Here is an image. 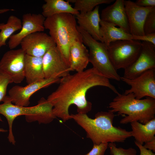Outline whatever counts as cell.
Masks as SVG:
<instances>
[{
	"label": "cell",
	"mask_w": 155,
	"mask_h": 155,
	"mask_svg": "<svg viewBox=\"0 0 155 155\" xmlns=\"http://www.w3.org/2000/svg\"><path fill=\"white\" fill-rule=\"evenodd\" d=\"M108 108L114 113L127 115L120 121L121 124L136 121L145 124L155 118V98L149 97L137 99L132 93H119L110 102Z\"/></svg>",
	"instance_id": "obj_3"
},
{
	"label": "cell",
	"mask_w": 155,
	"mask_h": 155,
	"mask_svg": "<svg viewBox=\"0 0 155 155\" xmlns=\"http://www.w3.org/2000/svg\"><path fill=\"white\" fill-rule=\"evenodd\" d=\"M26 53L21 48L6 52L0 61V70L7 75L12 83H19L25 78Z\"/></svg>",
	"instance_id": "obj_8"
},
{
	"label": "cell",
	"mask_w": 155,
	"mask_h": 155,
	"mask_svg": "<svg viewBox=\"0 0 155 155\" xmlns=\"http://www.w3.org/2000/svg\"><path fill=\"white\" fill-rule=\"evenodd\" d=\"M70 115L71 119L85 130L87 137L90 139L93 144L124 142L132 137L130 131L113 125L115 115L109 110L97 112L94 119L90 118L86 114L78 113Z\"/></svg>",
	"instance_id": "obj_2"
},
{
	"label": "cell",
	"mask_w": 155,
	"mask_h": 155,
	"mask_svg": "<svg viewBox=\"0 0 155 155\" xmlns=\"http://www.w3.org/2000/svg\"><path fill=\"white\" fill-rule=\"evenodd\" d=\"M144 147L146 149L153 152L155 151V137L152 140L145 143V145H143Z\"/></svg>",
	"instance_id": "obj_32"
},
{
	"label": "cell",
	"mask_w": 155,
	"mask_h": 155,
	"mask_svg": "<svg viewBox=\"0 0 155 155\" xmlns=\"http://www.w3.org/2000/svg\"><path fill=\"white\" fill-rule=\"evenodd\" d=\"M0 104V114L6 118L9 125V142L15 145L16 141L13 135L12 127L14 120L18 117L24 115L29 122L37 121L39 124H48L56 118L53 112V106L46 99L42 98L38 104L31 107L19 106L13 104L9 96H6Z\"/></svg>",
	"instance_id": "obj_5"
},
{
	"label": "cell",
	"mask_w": 155,
	"mask_h": 155,
	"mask_svg": "<svg viewBox=\"0 0 155 155\" xmlns=\"http://www.w3.org/2000/svg\"><path fill=\"white\" fill-rule=\"evenodd\" d=\"M135 145L140 150V155H155L152 151L145 148L143 145L135 141Z\"/></svg>",
	"instance_id": "obj_31"
},
{
	"label": "cell",
	"mask_w": 155,
	"mask_h": 155,
	"mask_svg": "<svg viewBox=\"0 0 155 155\" xmlns=\"http://www.w3.org/2000/svg\"><path fill=\"white\" fill-rule=\"evenodd\" d=\"M60 78L44 79L42 80L23 86L16 85L9 91V96L14 105L27 107L30 104V97L39 90L56 83H59Z\"/></svg>",
	"instance_id": "obj_12"
},
{
	"label": "cell",
	"mask_w": 155,
	"mask_h": 155,
	"mask_svg": "<svg viewBox=\"0 0 155 155\" xmlns=\"http://www.w3.org/2000/svg\"><path fill=\"white\" fill-rule=\"evenodd\" d=\"M74 3V8L80 13L92 11L96 6L102 4H110L114 0H67Z\"/></svg>",
	"instance_id": "obj_24"
},
{
	"label": "cell",
	"mask_w": 155,
	"mask_h": 155,
	"mask_svg": "<svg viewBox=\"0 0 155 155\" xmlns=\"http://www.w3.org/2000/svg\"><path fill=\"white\" fill-rule=\"evenodd\" d=\"M9 10H10L9 9H1L0 10V13H3L5 12H6L7 11H9Z\"/></svg>",
	"instance_id": "obj_33"
},
{
	"label": "cell",
	"mask_w": 155,
	"mask_h": 155,
	"mask_svg": "<svg viewBox=\"0 0 155 155\" xmlns=\"http://www.w3.org/2000/svg\"><path fill=\"white\" fill-rule=\"evenodd\" d=\"M12 82L10 78L0 70V102L5 97L8 85Z\"/></svg>",
	"instance_id": "obj_27"
},
{
	"label": "cell",
	"mask_w": 155,
	"mask_h": 155,
	"mask_svg": "<svg viewBox=\"0 0 155 155\" xmlns=\"http://www.w3.org/2000/svg\"><path fill=\"white\" fill-rule=\"evenodd\" d=\"M0 121H2V119L1 118V117H0Z\"/></svg>",
	"instance_id": "obj_35"
},
{
	"label": "cell",
	"mask_w": 155,
	"mask_h": 155,
	"mask_svg": "<svg viewBox=\"0 0 155 155\" xmlns=\"http://www.w3.org/2000/svg\"><path fill=\"white\" fill-rule=\"evenodd\" d=\"M25 78L28 84L44 79L42 57L26 55L24 60Z\"/></svg>",
	"instance_id": "obj_19"
},
{
	"label": "cell",
	"mask_w": 155,
	"mask_h": 155,
	"mask_svg": "<svg viewBox=\"0 0 155 155\" xmlns=\"http://www.w3.org/2000/svg\"><path fill=\"white\" fill-rule=\"evenodd\" d=\"M143 28L144 34L155 33V7H152L147 14Z\"/></svg>",
	"instance_id": "obj_25"
},
{
	"label": "cell",
	"mask_w": 155,
	"mask_h": 155,
	"mask_svg": "<svg viewBox=\"0 0 155 155\" xmlns=\"http://www.w3.org/2000/svg\"><path fill=\"white\" fill-rule=\"evenodd\" d=\"M44 1L42 7V15L45 18L61 13H69L75 16L80 13L67 0H45Z\"/></svg>",
	"instance_id": "obj_22"
},
{
	"label": "cell",
	"mask_w": 155,
	"mask_h": 155,
	"mask_svg": "<svg viewBox=\"0 0 155 155\" xmlns=\"http://www.w3.org/2000/svg\"><path fill=\"white\" fill-rule=\"evenodd\" d=\"M77 28L81 34L83 43L89 49V62L92 67L98 73L109 79L120 81L121 77L110 59L107 46L94 39L78 26Z\"/></svg>",
	"instance_id": "obj_6"
},
{
	"label": "cell",
	"mask_w": 155,
	"mask_h": 155,
	"mask_svg": "<svg viewBox=\"0 0 155 155\" xmlns=\"http://www.w3.org/2000/svg\"><path fill=\"white\" fill-rule=\"evenodd\" d=\"M108 143H102L98 144H93L92 150L84 155H104L108 148Z\"/></svg>",
	"instance_id": "obj_28"
},
{
	"label": "cell",
	"mask_w": 155,
	"mask_h": 155,
	"mask_svg": "<svg viewBox=\"0 0 155 155\" xmlns=\"http://www.w3.org/2000/svg\"><path fill=\"white\" fill-rule=\"evenodd\" d=\"M45 18L42 14L27 13L24 14L20 31L12 34L9 38L8 45L10 49L16 47L27 36L34 32L44 31Z\"/></svg>",
	"instance_id": "obj_14"
},
{
	"label": "cell",
	"mask_w": 155,
	"mask_h": 155,
	"mask_svg": "<svg viewBox=\"0 0 155 155\" xmlns=\"http://www.w3.org/2000/svg\"><path fill=\"white\" fill-rule=\"evenodd\" d=\"M121 80L131 86L124 94L132 93L137 99L147 97L155 98V69L148 70L132 79L122 77Z\"/></svg>",
	"instance_id": "obj_9"
},
{
	"label": "cell",
	"mask_w": 155,
	"mask_h": 155,
	"mask_svg": "<svg viewBox=\"0 0 155 155\" xmlns=\"http://www.w3.org/2000/svg\"><path fill=\"white\" fill-rule=\"evenodd\" d=\"M102 42L107 46L113 41L120 40H133V35L128 33L114 25L102 20L100 23Z\"/></svg>",
	"instance_id": "obj_20"
},
{
	"label": "cell",
	"mask_w": 155,
	"mask_h": 155,
	"mask_svg": "<svg viewBox=\"0 0 155 155\" xmlns=\"http://www.w3.org/2000/svg\"><path fill=\"white\" fill-rule=\"evenodd\" d=\"M133 35V40L147 42L155 45V33L141 36Z\"/></svg>",
	"instance_id": "obj_29"
},
{
	"label": "cell",
	"mask_w": 155,
	"mask_h": 155,
	"mask_svg": "<svg viewBox=\"0 0 155 155\" xmlns=\"http://www.w3.org/2000/svg\"><path fill=\"white\" fill-rule=\"evenodd\" d=\"M42 63L45 79L60 78L73 71L66 63L56 46L51 48L43 56Z\"/></svg>",
	"instance_id": "obj_11"
},
{
	"label": "cell",
	"mask_w": 155,
	"mask_h": 155,
	"mask_svg": "<svg viewBox=\"0 0 155 155\" xmlns=\"http://www.w3.org/2000/svg\"><path fill=\"white\" fill-rule=\"evenodd\" d=\"M130 132L135 142L143 145L155 137V118L145 124L136 121L130 123Z\"/></svg>",
	"instance_id": "obj_21"
},
{
	"label": "cell",
	"mask_w": 155,
	"mask_h": 155,
	"mask_svg": "<svg viewBox=\"0 0 155 155\" xmlns=\"http://www.w3.org/2000/svg\"><path fill=\"white\" fill-rule=\"evenodd\" d=\"M7 131L2 128H0V132H6Z\"/></svg>",
	"instance_id": "obj_34"
},
{
	"label": "cell",
	"mask_w": 155,
	"mask_h": 155,
	"mask_svg": "<svg viewBox=\"0 0 155 155\" xmlns=\"http://www.w3.org/2000/svg\"><path fill=\"white\" fill-rule=\"evenodd\" d=\"M75 16L67 13L56 14L46 18L44 23L45 29L49 30L50 36L69 67L71 44L75 40H82Z\"/></svg>",
	"instance_id": "obj_4"
},
{
	"label": "cell",
	"mask_w": 155,
	"mask_h": 155,
	"mask_svg": "<svg viewBox=\"0 0 155 155\" xmlns=\"http://www.w3.org/2000/svg\"><path fill=\"white\" fill-rule=\"evenodd\" d=\"M108 147L111 155H136L137 153L136 150L132 148L127 149L117 148L115 143H108Z\"/></svg>",
	"instance_id": "obj_26"
},
{
	"label": "cell",
	"mask_w": 155,
	"mask_h": 155,
	"mask_svg": "<svg viewBox=\"0 0 155 155\" xmlns=\"http://www.w3.org/2000/svg\"><path fill=\"white\" fill-rule=\"evenodd\" d=\"M20 44L26 55L42 57L52 47L56 46L55 42L46 33L42 32L32 33L24 38Z\"/></svg>",
	"instance_id": "obj_13"
},
{
	"label": "cell",
	"mask_w": 155,
	"mask_h": 155,
	"mask_svg": "<svg viewBox=\"0 0 155 155\" xmlns=\"http://www.w3.org/2000/svg\"><path fill=\"white\" fill-rule=\"evenodd\" d=\"M69 67L73 71L84 70L89 62V51L82 40H76L71 44L69 49Z\"/></svg>",
	"instance_id": "obj_18"
},
{
	"label": "cell",
	"mask_w": 155,
	"mask_h": 155,
	"mask_svg": "<svg viewBox=\"0 0 155 155\" xmlns=\"http://www.w3.org/2000/svg\"><path fill=\"white\" fill-rule=\"evenodd\" d=\"M124 5L130 34L137 36L144 35L143 28L144 21L153 7H140L129 0H124Z\"/></svg>",
	"instance_id": "obj_15"
},
{
	"label": "cell",
	"mask_w": 155,
	"mask_h": 155,
	"mask_svg": "<svg viewBox=\"0 0 155 155\" xmlns=\"http://www.w3.org/2000/svg\"><path fill=\"white\" fill-rule=\"evenodd\" d=\"M142 42L134 40H120L107 46L111 61L116 69H124L136 60L140 53Z\"/></svg>",
	"instance_id": "obj_7"
},
{
	"label": "cell",
	"mask_w": 155,
	"mask_h": 155,
	"mask_svg": "<svg viewBox=\"0 0 155 155\" xmlns=\"http://www.w3.org/2000/svg\"><path fill=\"white\" fill-rule=\"evenodd\" d=\"M57 89L46 99L53 106L55 117L63 122L71 119L69 110L74 104L78 113L86 114L92 108V103L88 101L86 94L88 90L96 86L106 87L117 94L119 93L109 79L96 72L93 68L73 74L60 79Z\"/></svg>",
	"instance_id": "obj_1"
},
{
	"label": "cell",
	"mask_w": 155,
	"mask_h": 155,
	"mask_svg": "<svg viewBox=\"0 0 155 155\" xmlns=\"http://www.w3.org/2000/svg\"><path fill=\"white\" fill-rule=\"evenodd\" d=\"M135 3L137 5L142 7H155V0H137Z\"/></svg>",
	"instance_id": "obj_30"
},
{
	"label": "cell",
	"mask_w": 155,
	"mask_h": 155,
	"mask_svg": "<svg viewBox=\"0 0 155 155\" xmlns=\"http://www.w3.org/2000/svg\"><path fill=\"white\" fill-rule=\"evenodd\" d=\"M78 26L89 34L95 40L102 42L100 31L101 20L99 13V6H96L92 11L80 13L76 16Z\"/></svg>",
	"instance_id": "obj_17"
},
{
	"label": "cell",
	"mask_w": 155,
	"mask_h": 155,
	"mask_svg": "<svg viewBox=\"0 0 155 155\" xmlns=\"http://www.w3.org/2000/svg\"><path fill=\"white\" fill-rule=\"evenodd\" d=\"M21 20L14 15L8 18L6 23L0 24V48L6 45V41L15 32L22 27Z\"/></svg>",
	"instance_id": "obj_23"
},
{
	"label": "cell",
	"mask_w": 155,
	"mask_h": 155,
	"mask_svg": "<svg viewBox=\"0 0 155 155\" xmlns=\"http://www.w3.org/2000/svg\"><path fill=\"white\" fill-rule=\"evenodd\" d=\"M155 69V45L142 42L140 54L135 62L124 69L123 77L132 79L146 71Z\"/></svg>",
	"instance_id": "obj_10"
},
{
	"label": "cell",
	"mask_w": 155,
	"mask_h": 155,
	"mask_svg": "<svg viewBox=\"0 0 155 155\" xmlns=\"http://www.w3.org/2000/svg\"><path fill=\"white\" fill-rule=\"evenodd\" d=\"M102 20L118 26L126 32L130 34L125 11L124 0H116L102 11Z\"/></svg>",
	"instance_id": "obj_16"
}]
</instances>
